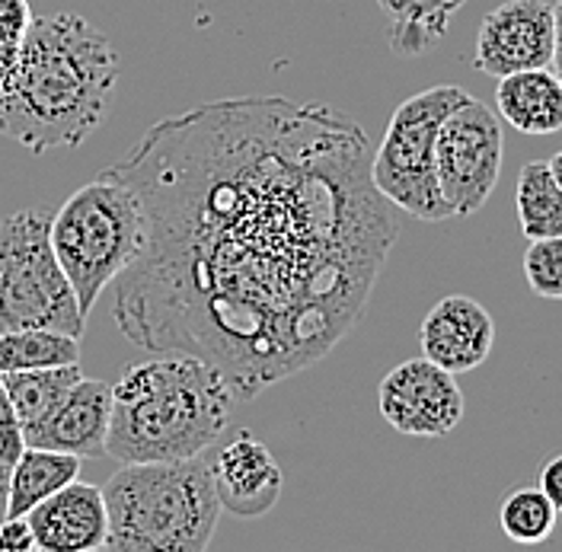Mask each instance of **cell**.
<instances>
[{
	"instance_id": "cb8c5ba5",
	"label": "cell",
	"mask_w": 562,
	"mask_h": 552,
	"mask_svg": "<svg viewBox=\"0 0 562 552\" xmlns=\"http://www.w3.org/2000/svg\"><path fill=\"white\" fill-rule=\"evenodd\" d=\"M33 26L30 0H0V48H20Z\"/></svg>"
},
{
	"instance_id": "30bf717a",
	"label": "cell",
	"mask_w": 562,
	"mask_h": 552,
	"mask_svg": "<svg viewBox=\"0 0 562 552\" xmlns=\"http://www.w3.org/2000/svg\"><path fill=\"white\" fill-rule=\"evenodd\" d=\"M557 48V13L550 0H505L483 16L473 65L505 77L515 70L550 68Z\"/></svg>"
},
{
	"instance_id": "5b68a950",
	"label": "cell",
	"mask_w": 562,
	"mask_h": 552,
	"mask_svg": "<svg viewBox=\"0 0 562 552\" xmlns=\"http://www.w3.org/2000/svg\"><path fill=\"white\" fill-rule=\"evenodd\" d=\"M140 240L144 211L138 195L109 170L80 185L52 214V246L83 316H90L105 288L135 262Z\"/></svg>"
},
{
	"instance_id": "f1b7e54d",
	"label": "cell",
	"mask_w": 562,
	"mask_h": 552,
	"mask_svg": "<svg viewBox=\"0 0 562 552\" xmlns=\"http://www.w3.org/2000/svg\"><path fill=\"white\" fill-rule=\"evenodd\" d=\"M7 483H10V466L0 463V523L7 518Z\"/></svg>"
},
{
	"instance_id": "3957f363",
	"label": "cell",
	"mask_w": 562,
	"mask_h": 552,
	"mask_svg": "<svg viewBox=\"0 0 562 552\" xmlns=\"http://www.w3.org/2000/svg\"><path fill=\"white\" fill-rule=\"evenodd\" d=\"M227 378L192 354L132 364L112 386L105 453L119 463L199 457L227 431L234 413Z\"/></svg>"
},
{
	"instance_id": "44dd1931",
	"label": "cell",
	"mask_w": 562,
	"mask_h": 552,
	"mask_svg": "<svg viewBox=\"0 0 562 552\" xmlns=\"http://www.w3.org/2000/svg\"><path fill=\"white\" fill-rule=\"evenodd\" d=\"M557 508L553 502L543 495V488H518L512 495L502 498V508H498V523H502V533L521 547H537L543 540H550L553 527H557Z\"/></svg>"
},
{
	"instance_id": "83f0119b",
	"label": "cell",
	"mask_w": 562,
	"mask_h": 552,
	"mask_svg": "<svg viewBox=\"0 0 562 552\" xmlns=\"http://www.w3.org/2000/svg\"><path fill=\"white\" fill-rule=\"evenodd\" d=\"M13 68H16V48H0V90L13 77Z\"/></svg>"
},
{
	"instance_id": "ac0fdd59",
	"label": "cell",
	"mask_w": 562,
	"mask_h": 552,
	"mask_svg": "<svg viewBox=\"0 0 562 552\" xmlns=\"http://www.w3.org/2000/svg\"><path fill=\"white\" fill-rule=\"evenodd\" d=\"M83 378L80 364H61V368H38V371H13V374H0L10 403L16 409V418L23 425V438L38 428L52 409L65 399L70 386Z\"/></svg>"
},
{
	"instance_id": "d6986e66",
	"label": "cell",
	"mask_w": 562,
	"mask_h": 552,
	"mask_svg": "<svg viewBox=\"0 0 562 552\" xmlns=\"http://www.w3.org/2000/svg\"><path fill=\"white\" fill-rule=\"evenodd\" d=\"M515 207L527 240L562 237V185L550 170V160H530L521 167Z\"/></svg>"
},
{
	"instance_id": "8992f818",
	"label": "cell",
	"mask_w": 562,
	"mask_h": 552,
	"mask_svg": "<svg viewBox=\"0 0 562 552\" xmlns=\"http://www.w3.org/2000/svg\"><path fill=\"white\" fill-rule=\"evenodd\" d=\"M55 329L83 336L87 316L52 246V214L26 207L0 221V333Z\"/></svg>"
},
{
	"instance_id": "7a4b0ae2",
	"label": "cell",
	"mask_w": 562,
	"mask_h": 552,
	"mask_svg": "<svg viewBox=\"0 0 562 552\" xmlns=\"http://www.w3.org/2000/svg\"><path fill=\"white\" fill-rule=\"evenodd\" d=\"M115 83V45L90 20L33 16L13 77L0 90V135L33 154L74 150L100 128Z\"/></svg>"
},
{
	"instance_id": "ffe728a7",
	"label": "cell",
	"mask_w": 562,
	"mask_h": 552,
	"mask_svg": "<svg viewBox=\"0 0 562 552\" xmlns=\"http://www.w3.org/2000/svg\"><path fill=\"white\" fill-rule=\"evenodd\" d=\"M80 364V339L55 329L0 333V374Z\"/></svg>"
},
{
	"instance_id": "603a6c76",
	"label": "cell",
	"mask_w": 562,
	"mask_h": 552,
	"mask_svg": "<svg viewBox=\"0 0 562 552\" xmlns=\"http://www.w3.org/2000/svg\"><path fill=\"white\" fill-rule=\"evenodd\" d=\"M26 448V438H23V425L16 418V409L10 403V393L0 380V463H13Z\"/></svg>"
},
{
	"instance_id": "d4e9b609",
	"label": "cell",
	"mask_w": 562,
	"mask_h": 552,
	"mask_svg": "<svg viewBox=\"0 0 562 552\" xmlns=\"http://www.w3.org/2000/svg\"><path fill=\"white\" fill-rule=\"evenodd\" d=\"M35 550L33 527L26 518H3L0 523V552H30Z\"/></svg>"
},
{
	"instance_id": "f546056e",
	"label": "cell",
	"mask_w": 562,
	"mask_h": 552,
	"mask_svg": "<svg viewBox=\"0 0 562 552\" xmlns=\"http://www.w3.org/2000/svg\"><path fill=\"white\" fill-rule=\"evenodd\" d=\"M550 170H553V176H557V182H560V185H562V150H560V154H557V157H553V160H550Z\"/></svg>"
},
{
	"instance_id": "7402d4cb",
	"label": "cell",
	"mask_w": 562,
	"mask_h": 552,
	"mask_svg": "<svg viewBox=\"0 0 562 552\" xmlns=\"http://www.w3.org/2000/svg\"><path fill=\"white\" fill-rule=\"evenodd\" d=\"M525 278L537 297L562 301V237L530 240L525 252Z\"/></svg>"
},
{
	"instance_id": "9a60e30c",
	"label": "cell",
	"mask_w": 562,
	"mask_h": 552,
	"mask_svg": "<svg viewBox=\"0 0 562 552\" xmlns=\"http://www.w3.org/2000/svg\"><path fill=\"white\" fill-rule=\"evenodd\" d=\"M498 115L521 135L562 132V80L557 70L530 68L498 77Z\"/></svg>"
},
{
	"instance_id": "7c38bea8",
	"label": "cell",
	"mask_w": 562,
	"mask_h": 552,
	"mask_svg": "<svg viewBox=\"0 0 562 552\" xmlns=\"http://www.w3.org/2000/svg\"><path fill=\"white\" fill-rule=\"evenodd\" d=\"M211 476H214L221 511H231L237 518L269 515L284 485L272 450L249 431H240L231 444L217 450V457L211 460Z\"/></svg>"
},
{
	"instance_id": "9c48e42d",
	"label": "cell",
	"mask_w": 562,
	"mask_h": 552,
	"mask_svg": "<svg viewBox=\"0 0 562 552\" xmlns=\"http://www.w3.org/2000/svg\"><path fill=\"white\" fill-rule=\"evenodd\" d=\"M378 406L386 425L409 438H445L463 418V393L451 371L425 354L403 361L381 380Z\"/></svg>"
},
{
	"instance_id": "2e32d148",
	"label": "cell",
	"mask_w": 562,
	"mask_h": 552,
	"mask_svg": "<svg viewBox=\"0 0 562 552\" xmlns=\"http://www.w3.org/2000/svg\"><path fill=\"white\" fill-rule=\"evenodd\" d=\"M80 476V457L65 450L33 448L26 444L23 453L10 463V483H7V515L26 518L38 502L55 495Z\"/></svg>"
},
{
	"instance_id": "ba28073f",
	"label": "cell",
	"mask_w": 562,
	"mask_h": 552,
	"mask_svg": "<svg viewBox=\"0 0 562 552\" xmlns=\"http://www.w3.org/2000/svg\"><path fill=\"white\" fill-rule=\"evenodd\" d=\"M505 138L502 122L490 105L467 97L441 122L435 144L438 189L454 217L476 214L490 202L502 173Z\"/></svg>"
},
{
	"instance_id": "4fadbf2b",
	"label": "cell",
	"mask_w": 562,
	"mask_h": 552,
	"mask_svg": "<svg viewBox=\"0 0 562 552\" xmlns=\"http://www.w3.org/2000/svg\"><path fill=\"white\" fill-rule=\"evenodd\" d=\"M33 527L35 550L42 552H93L105 550L109 515L103 488L74 480L26 515Z\"/></svg>"
},
{
	"instance_id": "4316f807",
	"label": "cell",
	"mask_w": 562,
	"mask_h": 552,
	"mask_svg": "<svg viewBox=\"0 0 562 552\" xmlns=\"http://www.w3.org/2000/svg\"><path fill=\"white\" fill-rule=\"evenodd\" d=\"M553 13H557V48H553V70L562 80V0L553 3Z\"/></svg>"
},
{
	"instance_id": "e0dca14e",
	"label": "cell",
	"mask_w": 562,
	"mask_h": 552,
	"mask_svg": "<svg viewBox=\"0 0 562 552\" xmlns=\"http://www.w3.org/2000/svg\"><path fill=\"white\" fill-rule=\"evenodd\" d=\"M463 3L467 0H378L386 16L390 48L403 58L425 55L448 35Z\"/></svg>"
},
{
	"instance_id": "484cf974",
	"label": "cell",
	"mask_w": 562,
	"mask_h": 552,
	"mask_svg": "<svg viewBox=\"0 0 562 552\" xmlns=\"http://www.w3.org/2000/svg\"><path fill=\"white\" fill-rule=\"evenodd\" d=\"M540 488H543V495L553 502V508L562 511V453L560 457H553V460L543 466V473H540Z\"/></svg>"
},
{
	"instance_id": "6da1fadb",
	"label": "cell",
	"mask_w": 562,
	"mask_h": 552,
	"mask_svg": "<svg viewBox=\"0 0 562 552\" xmlns=\"http://www.w3.org/2000/svg\"><path fill=\"white\" fill-rule=\"evenodd\" d=\"M368 132L329 105L217 100L160 119L112 167L144 211L115 326L214 364L237 399L314 368L351 333L400 237Z\"/></svg>"
},
{
	"instance_id": "5bb4252c",
	"label": "cell",
	"mask_w": 562,
	"mask_h": 552,
	"mask_svg": "<svg viewBox=\"0 0 562 552\" xmlns=\"http://www.w3.org/2000/svg\"><path fill=\"white\" fill-rule=\"evenodd\" d=\"M112 415V386L103 380L80 378L52 415L26 435V444L65 450L80 460L105 457V435Z\"/></svg>"
},
{
	"instance_id": "8fae6325",
	"label": "cell",
	"mask_w": 562,
	"mask_h": 552,
	"mask_svg": "<svg viewBox=\"0 0 562 552\" xmlns=\"http://www.w3.org/2000/svg\"><path fill=\"white\" fill-rule=\"evenodd\" d=\"M422 354L451 374L476 371L495 346L492 313L467 294H448L425 313L419 329Z\"/></svg>"
},
{
	"instance_id": "52a82bcc",
	"label": "cell",
	"mask_w": 562,
	"mask_h": 552,
	"mask_svg": "<svg viewBox=\"0 0 562 552\" xmlns=\"http://www.w3.org/2000/svg\"><path fill=\"white\" fill-rule=\"evenodd\" d=\"M467 97L470 93L463 87L441 83L409 97L390 115L384 140L371 157V179L386 202L396 205V211H406L428 224L454 217L438 189L435 144L441 122Z\"/></svg>"
},
{
	"instance_id": "277c9868",
	"label": "cell",
	"mask_w": 562,
	"mask_h": 552,
	"mask_svg": "<svg viewBox=\"0 0 562 552\" xmlns=\"http://www.w3.org/2000/svg\"><path fill=\"white\" fill-rule=\"evenodd\" d=\"M112 552H202L217 530L221 502L205 453L122 463L103 485Z\"/></svg>"
}]
</instances>
